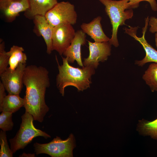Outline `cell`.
<instances>
[{
	"mask_svg": "<svg viewBox=\"0 0 157 157\" xmlns=\"http://www.w3.org/2000/svg\"><path fill=\"white\" fill-rule=\"evenodd\" d=\"M23 80L26 87L24 98L25 111L32 115L34 120L42 122L49 110L45 99L46 89L50 85L49 72L42 66H26Z\"/></svg>",
	"mask_w": 157,
	"mask_h": 157,
	"instance_id": "cell-1",
	"label": "cell"
},
{
	"mask_svg": "<svg viewBox=\"0 0 157 157\" xmlns=\"http://www.w3.org/2000/svg\"><path fill=\"white\" fill-rule=\"evenodd\" d=\"M76 32L72 25L63 24L53 27L52 51L55 50L61 56L70 46Z\"/></svg>",
	"mask_w": 157,
	"mask_h": 157,
	"instance_id": "cell-7",
	"label": "cell"
},
{
	"mask_svg": "<svg viewBox=\"0 0 157 157\" xmlns=\"http://www.w3.org/2000/svg\"><path fill=\"white\" fill-rule=\"evenodd\" d=\"M13 113L8 112H2L0 115V128L5 131L12 130L14 125L12 120Z\"/></svg>",
	"mask_w": 157,
	"mask_h": 157,
	"instance_id": "cell-20",
	"label": "cell"
},
{
	"mask_svg": "<svg viewBox=\"0 0 157 157\" xmlns=\"http://www.w3.org/2000/svg\"><path fill=\"white\" fill-rule=\"evenodd\" d=\"M36 34L42 36L47 46V52L51 53L52 51V39L53 27L48 22L45 16L38 15L33 19Z\"/></svg>",
	"mask_w": 157,
	"mask_h": 157,
	"instance_id": "cell-13",
	"label": "cell"
},
{
	"mask_svg": "<svg viewBox=\"0 0 157 157\" xmlns=\"http://www.w3.org/2000/svg\"><path fill=\"white\" fill-rule=\"evenodd\" d=\"M62 58L63 63L60 65L56 57L59 71L56 84L62 95L64 96L65 89L68 86H74L78 91H82L90 88L91 76L95 73V69L89 66L82 68L75 67L69 64L67 58Z\"/></svg>",
	"mask_w": 157,
	"mask_h": 157,
	"instance_id": "cell-2",
	"label": "cell"
},
{
	"mask_svg": "<svg viewBox=\"0 0 157 157\" xmlns=\"http://www.w3.org/2000/svg\"><path fill=\"white\" fill-rule=\"evenodd\" d=\"M155 45L157 48V32L155 33Z\"/></svg>",
	"mask_w": 157,
	"mask_h": 157,
	"instance_id": "cell-26",
	"label": "cell"
},
{
	"mask_svg": "<svg viewBox=\"0 0 157 157\" xmlns=\"http://www.w3.org/2000/svg\"><path fill=\"white\" fill-rule=\"evenodd\" d=\"M24 99L19 94H8L0 103V111L14 113L24 106Z\"/></svg>",
	"mask_w": 157,
	"mask_h": 157,
	"instance_id": "cell-16",
	"label": "cell"
},
{
	"mask_svg": "<svg viewBox=\"0 0 157 157\" xmlns=\"http://www.w3.org/2000/svg\"><path fill=\"white\" fill-rule=\"evenodd\" d=\"M29 8L25 11L27 18L33 19L36 15L45 16L58 2L57 0H28Z\"/></svg>",
	"mask_w": 157,
	"mask_h": 157,
	"instance_id": "cell-15",
	"label": "cell"
},
{
	"mask_svg": "<svg viewBox=\"0 0 157 157\" xmlns=\"http://www.w3.org/2000/svg\"><path fill=\"white\" fill-rule=\"evenodd\" d=\"M146 1L150 4L152 10L154 11H157V3L156 0H129V4L130 9L137 8L139 3L142 1Z\"/></svg>",
	"mask_w": 157,
	"mask_h": 157,
	"instance_id": "cell-23",
	"label": "cell"
},
{
	"mask_svg": "<svg viewBox=\"0 0 157 157\" xmlns=\"http://www.w3.org/2000/svg\"><path fill=\"white\" fill-rule=\"evenodd\" d=\"M23 47L16 45H13L7 53L9 56L8 67L11 70L15 69L20 63L26 64L27 57L23 53Z\"/></svg>",
	"mask_w": 157,
	"mask_h": 157,
	"instance_id": "cell-17",
	"label": "cell"
},
{
	"mask_svg": "<svg viewBox=\"0 0 157 157\" xmlns=\"http://www.w3.org/2000/svg\"><path fill=\"white\" fill-rule=\"evenodd\" d=\"M22 122L15 136L9 140L10 149L13 154L20 149H24L33 139L38 136L45 139L51 136L45 132L36 128L33 124V116L26 112L21 116Z\"/></svg>",
	"mask_w": 157,
	"mask_h": 157,
	"instance_id": "cell-4",
	"label": "cell"
},
{
	"mask_svg": "<svg viewBox=\"0 0 157 157\" xmlns=\"http://www.w3.org/2000/svg\"><path fill=\"white\" fill-rule=\"evenodd\" d=\"M29 8L28 0H0V9L6 19L9 22L15 20L19 13Z\"/></svg>",
	"mask_w": 157,
	"mask_h": 157,
	"instance_id": "cell-12",
	"label": "cell"
},
{
	"mask_svg": "<svg viewBox=\"0 0 157 157\" xmlns=\"http://www.w3.org/2000/svg\"><path fill=\"white\" fill-rule=\"evenodd\" d=\"M75 146L74 138L72 134L65 140L56 136L48 143L36 142L33 144L36 155L44 154L52 157H73V150Z\"/></svg>",
	"mask_w": 157,
	"mask_h": 157,
	"instance_id": "cell-5",
	"label": "cell"
},
{
	"mask_svg": "<svg viewBox=\"0 0 157 157\" xmlns=\"http://www.w3.org/2000/svg\"><path fill=\"white\" fill-rule=\"evenodd\" d=\"M26 64L19 63L14 70L8 67L0 74L1 81L8 94H19L23 88V76Z\"/></svg>",
	"mask_w": 157,
	"mask_h": 157,
	"instance_id": "cell-8",
	"label": "cell"
},
{
	"mask_svg": "<svg viewBox=\"0 0 157 157\" xmlns=\"http://www.w3.org/2000/svg\"><path fill=\"white\" fill-rule=\"evenodd\" d=\"M86 36L85 33L81 30L76 32L70 45L63 54L67 58L69 63H72L76 61L79 66L84 67L81 59V48L82 45L86 43Z\"/></svg>",
	"mask_w": 157,
	"mask_h": 157,
	"instance_id": "cell-11",
	"label": "cell"
},
{
	"mask_svg": "<svg viewBox=\"0 0 157 157\" xmlns=\"http://www.w3.org/2000/svg\"><path fill=\"white\" fill-rule=\"evenodd\" d=\"M9 56L5 50V44L4 42H0V74L4 72L9 65Z\"/></svg>",
	"mask_w": 157,
	"mask_h": 157,
	"instance_id": "cell-22",
	"label": "cell"
},
{
	"mask_svg": "<svg viewBox=\"0 0 157 157\" xmlns=\"http://www.w3.org/2000/svg\"><path fill=\"white\" fill-rule=\"evenodd\" d=\"M49 24L54 27L63 24L73 25L77 22V16L74 5L68 1L58 2L46 14Z\"/></svg>",
	"mask_w": 157,
	"mask_h": 157,
	"instance_id": "cell-6",
	"label": "cell"
},
{
	"mask_svg": "<svg viewBox=\"0 0 157 157\" xmlns=\"http://www.w3.org/2000/svg\"><path fill=\"white\" fill-rule=\"evenodd\" d=\"M149 18L148 16L145 19V25L142 29V35L141 37H139L137 35L138 27H132L129 26V28L125 27L124 29L125 33L139 42L144 50L146 53L145 57L141 60H136L135 62V64L141 67L149 62L157 63V50L151 45L145 38V34L148 26Z\"/></svg>",
	"mask_w": 157,
	"mask_h": 157,
	"instance_id": "cell-9",
	"label": "cell"
},
{
	"mask_svg": "<svg viewBox=\"0 0 157 157\" xmlns=\"http://www.w3.org/2000/svg\"><path fill=\"white\" fill-rule=\"evenodd\" d=\"M89 51L88 56L84 59V67L91 66L96 69L99 62L106 61L111 55V45L109 42H92L88 41Z\"/></svg>",
	"mask_w": 157,
	"mask_h": 157,
	"instance_id": "cell-10",
	"label": "cell"
},
{
	"mask_svg": "<svg viewBox=\"0 0 157 157\" xmlns=\"http://www.w3.org/2000/svg\"><path fill=\"white\" fill-rule=\"evenodd\" d=\"M6 89L1 81H0V103H1L4 97L6 94L5 92Z\"/></svg>",
	"mask_w": 157,
	"mask_h": 157,
	"instance_id": "cell-25",
	"label": "cell"
},
{
	"mask_svg": "<svg viewBox=\"0 0 157 157\" xmlns=\"http://www.w3.org/2000/svg\"><path fill=\"white\" fill-rule=\"evenodd\" d=\"M105 7V12L109 17L112 26L111 37L109 41L115 47L119 46L117 37L120 26L125 25L127 20L133 16L132 9H130L129 0H98Z\"/></svg>",
	"mask_w": 157,
	"mask_h": 157,
	"instance_id": "cell-3",
	"label": "cell"
},
{
	"mask_svg": "<svg viewBox=\"0 0 157 157\" xmlns=\"http://www.w3.org/2000/svg\"><path fill=\"white\" fill-rule=\"evenodd\" d=\"M101 17L98 16L90 22L83 23L81 25L82 30L90 36L96 42H109L110 38L104 33L101 23Z\"/></svg>",
	"mask_w": 157,
	"mask_h": 157,
	"instance_id": "cell-14",
	"label": "cell"
},
{
	"mask_svg": "<svg viewBox=\"0 0 157 157\" xmlns=\"http://www.w3.org/2000/svg\"><path fill=\"white\" fill-rule=\"evenodd\" d=\"M139 128L140 131L144 135L157 140V118L152 121H142Z\"/></svg>",
	"mask_w": 157,
	"mask_h": 157,
	"instance_id": "cell-19",
	"label": "cell"
},
{
	"mask_svg": "<svg viewBox=\"0 0 157 157\" xmlns=\"http://www.w3.org/2000/svg\"><path fill=\"white\" fill-rule=\"evenodd\" d=\"M148 25L150 26L149 31L152 33L157 32V18L151 17L149 18Z\"/></svg>",
	"mask_w": 157,
	"mask_h": 157,
	"instance_id": "cell-24",
	"label": "cell"
},
{
	"mask_svg": "<svg viewBox=\"0 0 157 157\" xmlns=\"http://www.w3.org/2000/svg\"><path fill=\"white\" fill-rule=\"evenodd\" d=\"M0 157H12L13 154L8 144L6 131L1 130L0 132Z\"/></svg>",
	"mask_w": 157,
	"mask_h": 157,
	"instance_id": "cell-21",
	"label": "cell"
},
{
	"mask_svg": "<svg viewBox=\"0 0 157 157\" xmlns=\"http://www.w3.org/2000/svg\"><path fill=\"white\" fill-rule=\"evenodd\" d=\"M142 78L152 92H157V63H153L149 66Z\"/></svg>",
	"mask_w": 157,
	"mask_h": 157,
	"instance_id": "cell-18",
	"label": "cell"
}]
</instances>
